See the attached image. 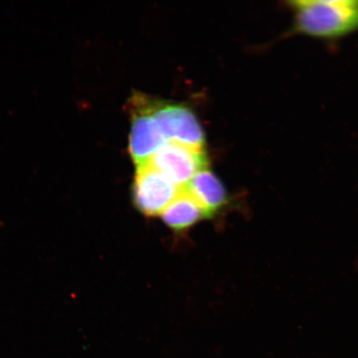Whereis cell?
I'll return each instance as SVG.
<instances>
[{"mask_svg": "<svg viewBox=\"0 0 358 358\" xmlns=\"http://www.w3.org/2000/svg\"><path fill=\"white\" fill-rule=\"evenodd\" d=\"M292 24L286 34L337 41L358 31V0H294L286 2Z\"/></svg>", "mask_w": 358, "mask_h": 358, "instance_id": "6da1fadb", "label": "cell"}, {"mask_svg": "<svg viewBox=\"0 0 358 358\" xmlns=\"http://www.w3.org/2000/svg\"><path fill=\"white\" fill-rule=\"evenodd\" d=\"M150 113L168 142L203 149L204 134L192 111L187 106L149 99Z\"/></svg>", "mask_w": 358, "mask_h": 358, "instance_id": "7a4b0ae2", "label": "cell"}, {"mask_svg": "<svg viewBox=\"0 0 358 358\" xmlns=\"http://www.w3.org/2000/svg\"><path fill=\"white\" fill-rule=\"evenodd\" d=\"M149 164L174 185L185 189L196 173L207 168V158L203 149L168 142Z\"/></svg>", "mask_w": 358, "mask_h": 358, "instance_id": "3957f363", "label": "cell"}, {"mask_svg": "<svg viewBox=\"0 0 358 358\" xmlns=\"http://www.w3.org/2000/svg\"><path fill=\"white\" fill-rule=\"evenodd\" d=\"M132 124L129 136V154L136 166L150 162L168 141L152 115L149 99L137 95L131 100Z\"/></svg>", "mask_w": 358, "mask_h": 358, "instance_id": "277c9868", "label": "cell"}, {"mask_svg": "<svg viewBox=\"0 0 358 358\" xmlns=\"http://www.w3.org/2000/svg\"><path fill=\"white\" fill-rule=\"evenodd\" d=\"M182 190L149 163L137 167L134 203L146 216L162 214Z\"/></svg>", "mask_w": 358, "mask_h": 358, "instance_id": "5b68a950", "label": "cell"}, {"mask_svg": "<svg viewBox=\"0 0 358 358\" xmlns=\"http://www.w3.org/2000/svg\"><path fill=\"white\" fill-rule=\"evenodd\" d=\"M183 189L198 201L208 216L226 204L227 192L222 183L207 169L196 173Z\"/></svg>", "mask_w": 358, "mask_h": 358, "instance_id": "8992f818", "label": "cell"}, {"mask_svg": "<svg viewBox=\"0 0 358 358\" xmlns=\"http://www.w3.org/2000/svg\"><path fill=\"white\" fill-rule=\"evenodd\" d=\"M161 217L168 227L174 231H181L194 226L208 215L198 201L182 189Z\"/></svg>", "mask_w": 358, "mask_h": 358, "instance_id": "52a82bcc", "label": "cell"}]
</instances>
